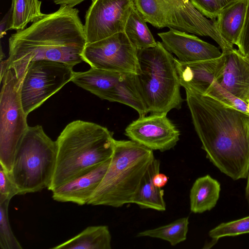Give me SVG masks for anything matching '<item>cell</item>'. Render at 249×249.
<instances>
[{"label":"cell","mask_w":249,"mask_h":249,"mask_svg":"<svg viewBox=\"0 0 249 249\" xmlns=\"http://www.w3.org/2000/svg\"><path fill=\"white\" fill-rule=\"evenodd\" d=\"M194 7L206 18H216L221 8L216 0H189Z\"/></svg>","instance_id":"29"},{"label":"cell","mask_w":249,"mask_h":249,"mask_svg":"<svg viewBox=\"0 0 249 249\" xmlns=\"http://www.w3.org/2000/svg\"><path fill=\"white\" fill-rule=\"evenodd\" d=\"M124 134L131 140L153 151L161 152L174 148L180 136L179 130L167 113L139 117L126 127Z\"/></svg>","instance_id":"12"},{"label":"cell","mask_w":249,"mask_h":249,"mask_svg":"<svg viewBox=\"0 0 249 249\" xmlns=\"http://www.w3.org/2000/svg\"><path fill=\"white\" fill-rule=\"evenodd\" d=\"M124 31L137 50L153 46L157 43L146 22L134 5Z\"/></svg>","instance_id":"22"},{"label":"cell","mask_w":249,"mask_h":249,"mask_svg":"<svg viewBox=\"0 0 249 249\" xmlns=\"http://www.w3.org/2000/svg\"><path fill=\"white\" fill-rule=\"evenodd\" d=\"M168 177L163 173H157L153 178L154 184L157 187L162 188L167 183Z\"/></svg>","instance_id":"32"},{"label":"cell","mask_w":249,"mask_h":249,"mask_svg":"<svg viewBox=\"0 0 249 249\" xmlns=\"http://www.w3.org/2000/svg\"><path fill=\"white\" fill-rule=\"evenodd\" d=\"M138 77L148 113H167L181 108V97L175 57L161 42L138 50Z\"/></svg>","instance_id":"5"},{"label":"cell","mask_w":249,"mask_h":249,"mask_svg":"<svg viewBox=\"0 0 249 249\" xmlns=\"http://www.w3.org/2000/svg\"><path fill=\"white\" fill-rule=\"evenodd\" d=\"M133 6V0H92L84 24L87 43L124 31Z\"/></svg>","instance_id":"11"},{"label":"cell","mask_w":249,"mask_h":249,"mask_svg":"<svg viewBox=\"0 0 249 249\" xmlns=\"http://www.w3.org/2000/svg\"><path fill=\"white\" fill-rule=\"evenodd\" d=\"M111 158L53 190L52 191L53 200L72 202L79 205L88 204L104 177Z\"/></svg>","instance_id":"14"},{"label":"cell","mask_w":249,"mask_h":249,"mask_svg":"<svg viewBox=\"0 0 249 249\" xmlns=\"http://www.w3.org/2000/svg\"><path fill=\"white\" fill-rule=\"evenodd\" d=\"M245 57L249 62V56H245Z\"/></svg>","instance_id":"37"},{"label":"cell","mask_w":249,"mask_h":249,"mask_svg":"<svg viewBox=\"0 0 249 249\" xmlns=\"http://www.w3.org/2000/svg\"><path fill=\"white\" fill-rule=\"evenodd\" d=\"M169 53L182 62H191L215 59L222 54L215 46L195 35L176 29L158 34Z\"/></svg>","instance_id":"13"},{"label":"cell","mask_w":249,"mask_h":249,"mask_svg":"<svg viewBox=\"0 0 249 249\" xmlns=\"http://www.w3.org/2000/svg\"><path fill=\"white\" fill-rule=\"evenodd\" d=\"M115 139L111 132L97 124L76 120L58 137L55 170L49 190L90 171L110 159Z\"/></svg>","instance_id":"3"},{"label":"cell","mask_w":249,"mask_h":249,"mask_svg":"<svg viewBox=\"0 0 249 249\" xmlns=\"http://www.w3.org/2000/svg\"></svg>","instance_id":"38"},{"label":"cell","mask_w":249,"mask_h":249,"mask_svg":"<svg viewBox=\"0 0 249 249\" xmlns=\"http://www.w3.org/2000/svg\"><path fill=\"white\" fill-rule=\"evenodd\" d=\"M10 200L0 203V249H22L11 228L8 207Z\"/></svg>","instance_id":"26"},{"label":"cell","mask_w":249,"mask_h":249,"mask_svg":"<svg viewBox=\"0 0 249 249\" xmlns=\"http://www.w3.org/2000/svg\"><path fill=\"white\" fill-rule=\"evenodd\" d=\"M146 22L158 29L168 27L214 39L227 52L234 48L220 35L213 24L189 0H133Z\"/></svg>","instance_id":"7"},{"label":"cell","mask_w":249,"mask_h":249,"mask_svg":"<svg viewBox=\"0 0 249 249\" xmlns=\"http://www.w3.org/2000/svg\"><path fill=\"white\" fill-rule=\"evenodd\" d=\"M195 130L206 157L234 180L249 169V115L202 93L185 90Z\"/></svg>","instance_id":"1"},{"label":"cell","mask_w":249,"mask_h":249,"mask_svg":"<svg viewBox=\"0 0 249 249\" xmlns=\"http://www.w3.org/2000/svg\"><path fill=\"white\" fill-rule=\"evenodd\" d=\"M154 159L153 150L135 141L115 140L109 165L88 204L119 208L132 203Z\"/></svg>","instance_id":"4"},{"label":"cell","mask_w":249,"mask_h":249,"mask_svg":"<svg viewBox=\"0 0 249 249\" xmlns=\"http://www.w3.org/2000/svg\"><path fill=\"white\" fill-rule=\"evenodd\" d=\"M111 236L107 226L86 228L69 240L53 249H111Z\"/></svg>","instance_id":"21"},{"label":"cell","mask_w":249,"mask_h":249,"mask_svg":"<svg viewBox=\"0 0 249 249\" xmlns=\"http://www.w3.org/2000/svg\"><path fill=\"white\" fill-rule=\"evenodd\" d=\"M53 2L56 4L62 5H68L70 7H74V6L80 4L82 2L86 0H52Z\"/></svg>","instance_id":"33"},{"label":"cell","mask_w":249,"mask_h":249,"mask_svg":"<svg viewBox=\"0 0 249 249\" xmlns=\"http://www.w3.org/2000/svg\"><path fill=\"white\" fill-rule=\"evenodd\" d=\"M238 51L244 56H249V0L242 30L236 44Z\"/></svg>","instance_id":"30"},{"label":"cell","mask_w":249,"mask_h":249,"mask_svg":"<svg viewBox=\"0 0 249 249\" xmlns=\"http://www.w3.org/2000/svg\"><path fill=\"white\" fill-rule=\"evenodd\" d=\"M248 0H236L221 9L213 24L229 44L237 43L245 19Z\"/></svg>","instance_id":"17"},{"label":"cell","mask_w":249,"mask_h":249,"mask_svg":"<svg viewBox=\"0 0 249 249\" xmlns=\"http://www.w3.org/2000/svg\"><path fill=\"white\" fill-rule=\"evenodd\" d=\"M189 223L188 217L180 218L170 224L141 231L137 236L160 239L175 246L186 239Z\"/></svg>","instance_id":"23"},{"label":"cell","mask_w":249,"mask_h":249,"mask_svg":"<svg viewBox=\"0 0 249 249\" xmlns=\"http://www.w3.org/2000/svg\"><path fill=\"white\" fill-rule=\"evenodd\" d=\"M109 101L118 102L131 107L138 112L139 117L145 116L148 113L138 74L135 73H123Z\"/></svg>","instance_id":"19"},{"label":"cell","mask_w":249,"mask_h":249,"mask_svg":"<svg viewBox=\"0 0 249 249\" xmlns=\"http://www.w3.org/2000/svg\"><path fill=\"white\" fill-rule=\"evenodd\" d=\"M249 233V216L239 219L222 223L209 232L212 239L211 242L205 245L203 249H209L217 242L219 238Z\"/></svg>","instance_id":"25"},{"label":"cell","mask_w":249,"mask_h":249,"mask_svg":"<svg viewBox=\"0 0 249 249\" xmlns=\"http://www.w3.org/2000/svg\"><path fill=\"white\" fill-rule=\"evenodd\" d=\"M160 161L155 158L142 179L132 203L136 204L142 209L161 212L166 210L164 191L156 187L153 182V178L160 172Z\"/></svg>","instance_id":"18"},{"label":"cell","mask_w":249,"mask_h":249,"mask_svg":"<svg viewBox=\"0 0 249 249\" xmlns=\"http://www.w3.org/2000/svg\"><path fill=\"white\" fill-rule=\"evenodd\" d=\"M16 195H19V191L12 180L9 172L0 166V203L10 200Z\"/></svg>","instance_id":"28"},{"label":"cell","mask_w":249,"mask_h":249,"mask_svg":"<svg viewBox=\"0 0 249 249\" xmlns=\"http://www.w3.org/2000/svg\"><path fill=\"white\" fill-rule=\"evenodd\" d=\"M123 73L91 68L83 72H74L71 82L103 100L109 101Z\"/></svg>","instance_id":"16"},{"label":"cell","mask_w":249,"mask_h":249,"mask_svg":"<svg viewBox=\"0 0 249 249\" xmlns=\"http://www.w3.org/2000/svg\"><path fill=\"white\" fill-rule=\"evenodd\" d=\"M32 23L8 40V69L14 71L18 80L32 61H53L73 68L84 62L82 53L87 42L78 9L62 5Z\"/></svg>","instance_id":"2"},{"label":"cell","mask_w":249,"mask_h":249,"mask_svg":"<svg viewBox=\"0 0 249 249\" xmlns=\"http://www.w3.org/2000/svg\"><path fill=\"white\" fill-rule=\"evenodd\" d=\"M236 0H216L221 9L228 6Z\"/></svg>","instance_id":"34"},{"label":"cell","mask_w":249,"mask_h":249,"mask_svg":"<svg viewBox=\"0 0 249 249\" xmlns=\"http://www.w3.org/2000/svg\"><path fill=\"white\" fill-rule=\"evenodd\" d=\"M220 190L219 182L210 175L197 178L190 190L191 211L200 213L211 210L217 202Z\"/></svg>","instance_id":"20"},{"label":"cell","mask_w":249,"mask_h":249,"mask_svg":"<svg viewBox=\"0 0 249 249\" xmlns=\"http://www.w3.org/2000/svg\"><path fill=\"white\" fill-rule=\"evenodd\" d=\"M57 157V144L42 126L28 127L15 153L10 175L19 195L49 188Z\"/></svg>","instance_id":"6"},{"label":"cell","mask_w":249,"mask_h":249,"mask_svg":"<svg viewBox=\"0 0 249 249\" xmlns=\"http://www.w3.org/2000/svg\"><path fill=\"white\" fill-rule=\"evenodd\" d=\"M41 1L39 0H12L13 23L11 29L17 31L26 28L27 24L41 17Z\"/></svg>","instance_id":"24"},{"label":"cell","mask_w":249,"mask_h":249,"mask_svg":"<svg viewBox=\"0 0 249 249\" xmlns=\"http://www.w3.org/2000/svg\"><path fill=\"white\" fill-rule=\"evenodd\" d=\"M137 51L123 31L99 41L87 43L82 56L84 61L91 68L139 74Z\"/></svg>","instance_id":"10"},{"label":"cell","mask_w":249,"mask_h":249,"mask_svg":"<svg viewBox=\"0 0 249 249\" xmlns=\"http://www.w3.org/2000/svg\"><path fill=\"white\" fill-rule=\"evenodd\" d=\"M73 67L59 62L39 60L30 62L19 80L22 106L28 115L71 81Z\"/></svg>","instance_id":"9"},{"label":"cell","mask_w":249,"mask_h":249,"mask_svg":"<svg viewBox=\"0 0 249 249\" xmlns=\"http://www.w3.org/2000/svg\"><path fill=\"white\" fill-rule=\"evenodd\" d=\"M247 183L246 187V191H245V196L246 200L247 201L248 206L249 208V169L247 175Z\"/></svg>","instance_id":"35"},{"label":"cell","mask_w":249,"mask_h":249,"mask_svg":"<svg viewBox=\"0 0 249 249\" xmlns=\"http://www.w3.org/2000/svg\"><path fill=\"white\" fill-rule=\"evenodd\" d=\"M12 8L11 7L0 22V36L2 38L7 30H11L12 26Z\"/></svg>","instance_id":"31"},{"label":"cell","mask_w":249,"mask_h":249,"mask_svg":"<svg viewBox=\"0 0 249 249\" xmlns=\"http://www.w3.org/2000/svg\"><path fill=\"white\" fill-rule=\"evenodd\" d=\"M203 94L249 115L247 103L227 90L215 79L211 82Z\"/></svg>","instance_id":"27"},{"label":"cell","mask_w":249,"mask_h":249,"mask_svg":"<svg viewBox=\"0 0 249 249\" xmlns=\"http://www.w3.org/2000/svg\"><path fill=\"white\" fill-rule=\"evenodd\" d=\"M246 103H247L248 107V108H249V99L247 100V101L246 102Z\"/></svg>","instance_id":"36"},{"label":"cell","mask_w":249,"mask_h":249,"mask_svg":"<svg viewBox=\"0 0 249 249\" xmlns=\"http://www.w3.org/2000/svg\"><path fill=\"white\" fill-rule=\"evenodd\" d=\"M0 82V165L10 173L15 153L29 126L14 71L8 70Z\"/></svg>","instance_id":"8"},{"label":"cell","mask_w":249,"mask_h":249,"mask_svg":"<svg viewBox=\"0 0 249 249\" xmlns=\"http://www.w3.org/2000/svg\"><path fill=\"white\" fill-rule=\"evenodd\" d=\"M225 53L224 65L215 80L227 90L247 102L249 93V62L234 48Z\"/></svg>","instance_id":"15"}]
</instances>
